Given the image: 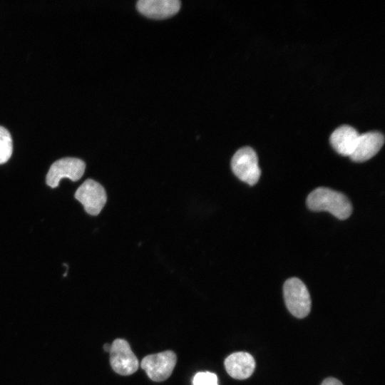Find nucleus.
I'll return each instance as SVG.
<instances>
[{
  "label": "nucleus",
  "instance_id": "nucleus-2",
  "mask_svg": "<svg viewBox=\"0 0 385 385\" xmlns=\"http://www.w3.org/2000/svg\"><path fill=\"white\" fill-rule=\"evenodd\" d=\"M284 298L289 312L297 318H304L311 310V299L306 285L299 279L292 277L283 286Z\"/></svg>",
  "mask_w": 385,
  "mask_h": 385
},
{
  "label": "nucleus",
  "instance_id": "nucleus-10",
  "mask_svg": "<svg viewBox=\"0 0 385 385\" xmlns=\"http://www.w3.org/2000/svg\"><path fill=\"white\" fill-rule=\"evenodd\" d=\"M224 364L228 374L240 380L249 378L255 369V361L253 356L243 351L231 354L225 359Z\"/></svg>",
  "mask_w": 385,
  "mask_h": 385
},
{
  "label": "nucleus",
  "instance_id": "nucleus-4",
  "mask_svg": "<svg viewBox=\"0 0 385 385\" xmlns=\"http://www.w3.org/2000/svg\"><path fill=\"white\" fill-rule=\"evenodd\" d=\"M177 361L176 354L170 350L145 356L140 366L154 381H163L171 375Z\"/></svg>",
  "mask_w": 385,
  "mask_h": 385
},
{
  "label": "nucleus",
  "instance_id": "nucleus-8",
  "mask_svg": "<svg viewBox=\"0 0 385 385\" xmlns=\"http://www.w3.org/2000/svg\"><path fill=\"white\" fill-rule=\"evenodd\" d=\"M384 135L377 131L359 135L355 149L350 158L356 163L366 161L374 156L384 145Z\"/></svg>",
  "mask_w": 385,
  "mask_h": 385
},
{
  "label": "nucleus",
  "instance_id": "nucleus-11",
  "mask_svg": "<svg viewBox=\"0 0 385 385\" xmlns=\"http://www.w3.org/2000/svg\"><path fill=\"white\" fill-rule=\"evenodd\" d=\"M359 133L351 126L344 125L333 131L330 135V143L339 154L350 156L354 152Z\"/></svg>",
  "mask_w": 385,
  "mask_h": 385
},
{
  "label": "nucleus",
  "instance_id": "nucleus-7",
  "mask_svg": "<svg viewBox=\"0 0 385 385\" xmlns=\"http://www.w3.org/2000/svg\"><path fill=\"white\" fill-rule=\"evenodd\" d=\"M75 197L83 205L87 213L98 215L106 202V193L103 187L92 179H88L79 186Z\"/></svg>",
  "mask_w": 385,
  "mask_h": 385
},
{
  "label": "nucleus",
  "instance_id": "nucleus-14",
  "mask_svg": "<svg viewBox=\"0 0 385 385\" xmlns=\"http://www.w3.org/2000/svg\"><path fill=\"white\" fill-rule=\"evenodd\" d=\"M321 385H343L341 381L337 379L329 377L324 379Z\"/></svg>",
  "mask_w": 385,
  "mask_h": 385
},
{
  "label": "nucleus",
  "instance_id": "nucleus-6",
  "mask_svg": "<svg viewBox=\"0 0 385 385\" xmlns=\"http://www.w3.org/2000/svg\"><path fill=\"white\" fill-rule=\"evenodd\" d=\"M109 353L111 367L117 374L128 376L138 370V360L125 339H115Z\"/></svg>",
  "mask_w": 385,
  "mask_h": 385
},
{
  "label": "nucleus",
  "instance_id": "nucleus-13",
  "mask_svg": "<svg viewBox=\"0 0 385 385\" xmlns=\"http://www.w3.org/2000/svg\"><path fill=\"white\" fill-rule=\"evenodd\" d=\"M192 385H218L217 377L212 372H198L193 378Z\"/></svg>",
  "mask_w": 385,
  "mask_h": 385
},
{
  "label": "nucleus",
  "instance_id": "nucleus-1",
  "mask_svg": "<svg viewBox=\"0 0 385 385\" xmlns=\"http://www.w3.org/2000/svg\"><path fill=\"white\" fill-rule=\"evenodd\" d=\"M307 207L313 211H327L339 220L348 218L352 206L343 193L327 188H317L307 198Z\"/></svg>",
  "mask_w": 385,
  "mask_h": 385
},
{
  "label": "nucleus",
  "instance_id": "nucleus-3",
  "mask_svg": "<svg viewBox=\"0 0 385 385\" xmlns=\"http://www.w3.org/2000/svg\"><path fill=\"white\" fill-rule=\"evenodd\" d=\"M231 168L240 180L251 186L258 182L261 175L257 153L250 147L241 148L234 154Z\"/></svg>",
  "mask_w": 385,
  "mask_h": 385
},
{
  "label": "nucleus",
  "instance_id": "nucleus-12",
  "mask_svg": "<svg viewBox=\"0 0 385 385\" xmlns=\"http://www.w3.org/2000/svg\"><path fill=\"white\" fill-rule=\"evenodd\" d=\"M13 143L9 132L0 125V164L5 163L11 156Z\"/></svg>",
  "mask_w": 385,
  "mask_h": 385
},
{
  "label": "nucleus",
  "instance_id": "nucleus-5",
  "mask_svg": "<svg viewBox=\"0 0 385 385\" xmlns=\"http://www.w3.org/2000/svg\"><path fill=\"white\" fill-rule=\"evenodd\" d=\"M86 169L85 163L76 158H64L55 161L50 167L46 178V184L52 188H56L61 180L68 178L78 180Z\"/></svg>",
  "mask_w": 385,
  "mask_h": 385
},
{
  "label": "nucleus",
  "instance_id": "nucleus-15",
  "mask_svg": "<svg viewBox=\"0 0 385 385\" xmlns=\"http://www.w3.org/2000/svg\"><path fill=\"white\" fill-rule=\"evenodd\" d=\"M103 349L106 351L109 352L111 349V345L109 344H105L103 345Z\"/></svg>",
  "mask_w": 385,
  "mask_h": 385
},
{
  "label": "nucleus",
  "instance_id": "nucleus-9",
  "mask_svg": "<svg viewBox=\"0 0 385 385\" xmlns=\"http://www.w3.org/2000/svg\"><path fill=\"white\" fill-rule=\"evenodd\" d=\"M180 8L178 0H140L137 9L144 16L155 19H163L175 14Z\"/></svg>",
  "mask_w": 385,
  "mask_h": 385
}]
</instances>
